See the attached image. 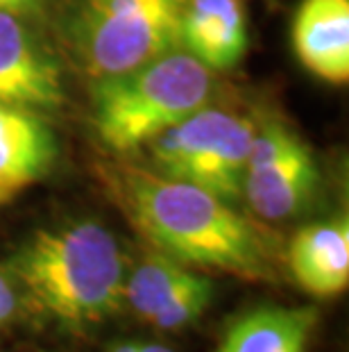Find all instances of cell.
Instances as JSON below:
<instances>
[{"instance_id": "obj_11", "label": "cell", "mask_w": 349, "mask_h": 352, "mask_svg": "<svg viewBox=\"0 0 349 352\" xmlns=\"http://www.w3.org/2000/svg\"><path fill=\"white\" fill-rule=\"evenodd\" d=\"M295 282L315 298L340 296L349 284L347 216L313 223L293 236L286 254Z\"/></svg>"}, {"instance_id": "obj_18", "label": "cell", "mask_w": 349, "mask_h": 352, "mask_svg": "<svg viewBox=\"0 0 349 352\" xmlns=\"http://www.w3.org/2000/svg\"><path fill=\"white\" fill-rule=\"evenodd\" d=\"M141 352H173V348L163 346L159 341H141Z\"/></svg>"}, {"instance_id": "obj_2", "label": "cell", "mask_w": 349, "mask_h": 352, "mask_svg": "<svg viewBox=\"0 0 349 352\" xmlns=\"http://www.w3.org/2000/svg\"><path fill=\"white\" fill-rule=\"evenodd\" d=\"M5 271L41 314L71 329L109 320L125 305L128 259L95 221H73L29 234Z\"/></svg>"}, {"instance_id": "obj_10", "label": "cell", "mask_w": 349, "mask_h": 352, "mask_svg": "<svg viewBox=\"0 0 349 352\" xmlns=\"http://www.w3.org/2000/svg\"><path fill=\"white\" fill-rule=\"evenodd\" d=\"M248 16L241 0H186L182 48L211 71H232L248 52Z\"/></svg>"}, {"instance_id": "obj_16", "label": "cell", "mask_w": 349, "mask_h": 352, "mask_svg": "<svg viewBox=\"0 0 349 352\" xmlns=\"http://www.w3.org/2000/svg\"><path fill=\"white\" fill-rule=\"evenodd\" d=\"M53 0H0V12L14 14L21 19H39L48 12Z\"/></svg>"}, {"instance_id": "obj_1", "label": "cell", "mask_w": 349, "mask_h": 352, "mask_svg": "<svg viewBox=\"0 0 349 352\" xmlns=\"http://www.w3.org/2000/svg\"><path fill=\"white\" fill-rule=\"evenodd\" d=\"M100 179L152 250L191 268L222 271L250 282L279 277V241L234 202L128 162L102 166Z\"/></svg>"}, {"instance_id": "obj_15", "label": "cell", "mask_w": 349, "mask_h": 352, "mask_svg": "<svg viewBox=\"0 0 349 352\" xmlns=\"http://www.w3.org/2000/svg\"><path fill=\"white\" fill-rule=\"evenodd\" d=\"M19 287L14 277L0 266V327H5L19 311Z\"/></svg>"}, {"instance_id": "obj_4", "label": "cell", "mask_w": 349, "mask_h": 352, "mask_svg": "<svg viewBox=\"0 0 349 352\" xmlns=\"http://www.w3.org/2000/svg\"><path fill=\"white\" fill-rule=\"evenodd\" d=\"M186 0H73L66 36L93 80L182 48Z\"/></svg>"}, {"instance_id": "obj_17", "label": "cell", "mask_w": 349, "mask_h": 352, "mask_svg": "<svg viewBox=\"0 0 349 352\" xmlns=\"http://www.w3.org/2000/svg\"><path fill=\"white\" fill-rule=\"evenodd\" d=\"M109 352H141V341H118Z\"/></svg>"}, {"instance_id": "obj_12", "label": "cell", "mask_w": 349, "mask_h": 352, "mask_svg": "<svg viewBox=\"0 0 349 352\" xmlns=\"http://www.w3.org/2000/svg\"><path fill=\"white\" fill-rule=\"evenodd\" d=\"M315 325L313 307L263 305L236 318L215 352H306Z\"/></svg>"}, {"instance_id": "obj_13", "label": "cell", "mask_w": 349, "mask_h": 352, "mask_svg": "<svg viewBox=\"0 0 349 352\" xmlns=\"http://www.w3.org/2000/svg\"><path fill=\"white\" fill-rule=\"evenodd\" d=\"M191 266L182 264L168 254L152 250L145 259H141L125 280V305L143 318L145 323L157 309H161L177 291H182L193 280Z\"/></svg>"}, {"instance_id": "obj_14", "label": "cell", "mask_w": 349, "mask_h": 352, "mask_svg": "<svg viewBox=\"0 0 349 352\" xmlns=\"http://www.w3.org/2000/svg\"><path fill=\"white\" fill-rule=\"evenodd\" d=\"M213 291H215V287H213L211 277L195 273L186 287L182 291H177L161 309L152 314L147 323L157 329H166V332H175V329L189 327L206 311V307H209L211 298H213Z\"/></svg>"}, {"instance_id": "obj_5", "label": "cell", "mask_w": 349, "mask_h": 352, "mask_svg": "<svg viewBox=\"0 0 349 352\" xmlns=\"http://www.w3.org/2000/svg\"><path fill=\"white\" fill-rule=\"evenodd\" d=\"M254 130L252 118L206 104L145 146L150 168L236 202L243 198Z\"/></svg>"}, {"instance_id": "obj_9", "label": "cell", "mask_w": 349, "mask_h": 352, "mask_svg": "<svg viewBox=\"0 0 349 352\" xmlns=\"http://www.w3.org/2000/svg\"><path fill=\"white\" fill-rule=\"evenodd\" d=\"M300 64L331 85L349 80V0H302L293 19Z\"/></svg>"}, {"instance_id": "obj_7", "label": "cell", "mask_w": 349, "mask_h": 352, "mask_svg": "<svg viewBox=\"0 0 349 352\" xmlns=\"http://www.w3.org/2000/svg\"><path fill=\"white\" fill-rule=\"evenodd\" d=\"M322 184L320 164L302 137L265 166L245 170L243 198L261 221H288L315 200Z\"/></svg>"}, {"instance_id": "obj_3", "label": "cell", "mask_w": 349, "mask_h": 352, "mask_svg": "<svg viewBox=\"0 0 349 352\" xmlns=\"http://www.w3.org/2000/svg\"><path fill=\"white\" fill-rule=\"evenodd\" d=\"M215 94V71L184 48H175L136 69L95 78L91 123L107 151L130 155L211 104Z\"/></svg>"}, {"instance_id": "obj_6", "label": "cell", "mask_w": 349, "mask_h": 352, "mask_svg": "<svg viewBox=\"0 0 349 352\" xmlns=\"http://www.w3.org/2000/svg\"><path fill=\"white\" fill-rule=\"evenodd\" d=\"M0 102L57 114L66 102L64 66L25 19L0 12Z\"/></svg>"}, {"instance_id": "obj_8", "label": "cell", "mask_w": 349, "mask_h": 352, "mask_svg": "<svg viewBox=\"0 0 349 352\" xmlns=\"http://www.w3.org/2000/svg\"><path fill=\"white\" fill-rule=\"evenodd\" d=\"M59 157V144L39 111L0 102V205L46 177Z\"/></svg>"}]
</instances>
